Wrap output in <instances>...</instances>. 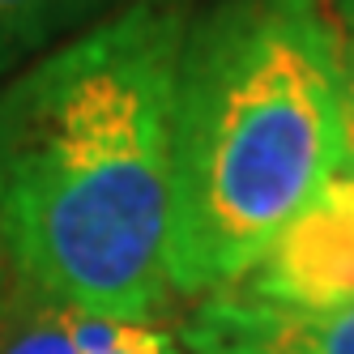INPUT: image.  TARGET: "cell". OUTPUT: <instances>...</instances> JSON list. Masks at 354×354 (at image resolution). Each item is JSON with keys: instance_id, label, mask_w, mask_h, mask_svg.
<instances>
[{"instance_id": "1", "label": "cell", "mask_w": 354, "mask_h": 354, "mask_svg": "<svg viewBox=\"0 0 354 354\" xmlns=\"http://www.w3.org/2000/svg\"><path fill=\"white\" fill-rule=\"evenodd\" d=\"M192 0H124L0 86V257L39 303L158 320L175 299L171 115Z\"/></svg>"}, {"instance_id": "2", "label": "cell", "mask_w": 354, "mask_h": 354, "mask_svg": "<svg viewBox=\"0 0 354 354\" xmlns=\"http://www.w3.org/2000/svg\"><path fill=\"white\" fill-rule=\"evenodd\" d=\"M350 158L324 0L192 13L171 115V295H218Z\"/></svg>"}, {"instance_id": "3", "label": "cell", "mask_w": 354, "mask_h": 354, "mask_svg": "<svg viewBox=\"0 0 354 354\" xmlns=\"http://www.w3.org/2000/svg\"><path fill=\"white\" fill-rule=\"evenodd\" d=\"M282 308H354V158L303 205L235 286Z\"/></svg>"}, {"instance_id": "4", "label": "cell", "mask_w": 354, "mask_h": 354, "mask_svg": "<svg viewBox=\"0 0 354 354\" xmlns=\"http://www.w3.org/2000/svg\"><path fill=\"white\" fill-rule=\"evenodd\" d=\"M175 337L192 354H354V308L308 312L218 290Z\"/></svg>"}, {"instance_id": "5", "label": "cell", "mask_w": 354, "mask_h": 354, "mask_svg": "<svg viewBox=\"0 0 354 354\" xmlns=\"http://www.w3.org/2000/svg\"><path fill=\"white\" fill-rule=\"evenodd\" d=\"M115 9V0H0V77Z\"/></svg>"}, {"instance_id": "6", "label": "cell", "mask_w": 354, "mask_h": 354, "mask_svg": "<svg viewBox=\"0 0 354 354\" xmlns=\"http://www.w3.org/2000/svg\"><path fill=\"white\" fill-rule=\"evenodd\" d=\"M90 333H94V316L43 303L26 324H17L0 342V354H86Z\"/></svg>"}, {"instance_id": "7", "label": "cell", "mask_w": 354, "mask_h": 354, "mask_svg": "<svg viewBox=\"0 0 354 354\" xmlns=\"http://www.w3.org/2000/svg\"><path fill=\"white\" fill-rule=\"evenodd\" d=\"M86 354H184L180 337L158 320H107L94 316Z\"/></svg>"}, {"instance_id": "8", "label": "cell", "mask_w": 354, "mask_h": 354, "mask_svg": "<svg viewBox=\"0 0 354 354\" xmlns=\"http://www.w3.org/2000/svg\"><path fill=\"white\" fill-rule=\"evenodd\" d=\"M328 35H333L337 77H342V107H346V137L354 158V0H324Z\"/></svg>"}]
</instances>
